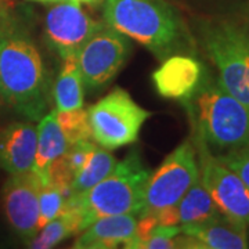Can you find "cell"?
Listing matches in <instances>:
<instances>
[{"mask_svg": "<svg viewBox=\"0 0 249 249\" xmlns=\"http://www.w3.org/2000/svg\"><path fill=\"white\" fill-rule=\"evenodd\" d=\"M199 178V162L191 139H187L150 173L142 216L157 214L175 206Z\"/></svg>", "mask_w": 249, "mask_h": 249, "instance_id": "52a82bcc", "label": "cell"}, {"mask_svg": "<svg viewBox=\"0 0 249 249\" xmlns=\"http://www.w3.org/2000/svg\"><path fill=\"white\" fill-rule=\"evenodd\" d=\"M106 24L90 18L75 0L58 3L47 11L45 37L50 49L62 60L78 55L83 45Z\"/></svg>", "mask_w": 249, "mask_h": 249, "instance_id": "30bf717a", "label": "cell"}, {"mask_svg": "<svg viewBox=\"0 0 249 249\" xmlns=\"http://www.w3.org/2000/svg\"><path fill=\"white\" fill-rule=\"evenodd\" d=\"M57 121L65 134L68 144H73L80 140H91V129L89 124L88 111L83 108L72 111H57Z\"/></svg>", "mask_w": 249, "mask_h": 249, "instance_id": "44dd1931", "label": "cell"}, {"mask_svg": "<svg viewBox=\"0 0 249 249\" xmlns=\"http://www.w3.org/2000/svg\"><path fill=\"white\" fill-rule=\"evenodd\" d=\"M91 137L98 145L116 150L137 142L151 112L140 107L132 96L116 88L88 109Z\"/></svg>", "mask_w": 249, "mask_h": 249, "instance_id": "8992f818", "label": "cell"}, {"mask_svg": "<svg viewBox=\"0 0 249 249\" xmlns=\"http://www.w3.org/2000/svg\"><path fill=\"white\" fill-rule=\"evenodd\" d=\"M139 216L133 213L114 214L91 223L75 241V249H112L134 237Z\"/></svg>", "mask_w": 249, "mask_h": 249, "instance_id": "5bb4252c", "label": "cell"}, {"mask_svg": "<svg viewBox=\"0 0 249 249\" xmlns=\"http://www.w3.org/2000/svg\"><path fill=\"white\" fill-rule=\"evenodd\" d=\"M118 160L111 154V150H107L101 145H97L91 152L86 165L78 172L73 178L70 187V196L85 193L91 187L98 184L103 178H106L114 170Z\"/></svg>", "mask_w": 249, "mask_h": 249, "instance_id": "d6986e66", "label": "cell"}, {"mask_svg": "<svg viewBox=\"0 0 249 249\" xmlns=\"http://www.w3.org/2000/svg\"><path fill=\"white\" fill-rule=\"evenodd\" d=\"M53 97L57 111H72L83 108L85 83L78 64V55L64 58V64L54 83Z\"/></svg>", "mask_w": 249, "mask_h": 249, "instance_id": "e0dca14e", "label": "cell"}, {"mask_svg": "<svg viewBox=\"0 0 249 249\" xmlns=\"http://www.w3.org/2000/svg\"><path fill=\"white\" fill-rule=\"evenodd\" d=\"M67 196L64 191L52 183H46L40 187L39 193V219H37V232L46 224L55 219L62 212Z\"/></svg>", "mask_w": 249, "mask_h": 249, "instance_id": "7402d4cb", "label": "cell"}, {"mask_svg": "<svg viewBox=\"0 0 249 249\" xmlns=\"http://www.w3.org/2000/svg\"><path fill=\"white\" fill-rule=\"evenodd\" d=\"M198 155L201 181L219 212L234 222L249 226V190L235 172L226 166L199 137L191 134Z\"/></svg>", "mask_w": 249, "mask_h": 249, "instance_id": "ba28073f", "label": "cell"}, {"mask_svg": "<svg viewBox=\"0 0 249 249\" xmlns=\"http://www.w3.org/2000/svg\"><path fill=\"white\" fill-rule=\"evenodd\" d=\"M173 208L178 226L198 224L206 222L219 212L212 196L201 181V175L193 186L188 188L183 198Z\"/></svg>", "mask_w": 249, "mask_h": 249, "instance_id": "ac0fdd59", "label": "cell"}, {"mask_svg": "<svg viewBox=\"0 0 249 249\" xmlns=\"http://www.w3.org/2000/svg\"><path fill=\"white\" fill-rule=\"evenodd\" d=\"M40 187V178L29 170L21 175H10L1 188V205L7 222L25 242L37 234Z\"/></svg>", "mask_w": 249, "mask_h": 249, "instance_id": "8fae6325", "label": "cell"}, {"mask_svg": "<svg viewBox=\"0 0 249 249\" xmlns=\"http://www.w3.org/2000/svg\"><path fill=\"white\" fill-rule=\"evenodd\" d=\"M217 158L222 160L226 166H229L232 172H235L249 190V145L220 155Z\"/></svg>", "mask_w": 249, "mask_h": 249, "instance_id": "d4e9b609", "label": "cell"}, {"mask_svg": "<svg viewBox=\"0 0 249 249\" xmlns=\"http://www.w3.org/2000/svg\"><path fill=\"white\" fill-rule=\"evenodd\" d=\"M10 10L7 9V4H6V1L4 0H0V18L4 17L7 13H9Z\"/></svg>", "mask_w": 249, "mask_h": 249, "instance_id": "484cf974", "label": "cell"}, {"mask_svg": "<svg viewBox=\"0 0 249 249\" xmlns=\"http://www.w3.org/2000/svg\"><path fill=\"white\" fill-rule=\"evenodd\" d=\"M204 73V65L196 57L175 54L163 60L151 79L160 97L183 101L196 91Z\"/></svg>", "mask_w": 249, "mask_h": 249, "instance_id": "7c38bea8", "label": "cell"}, {"mask_svg": "<svg viewBox=\"0 0 249 249\" xmlns=\"http://www.w3.org/2000/svg\"><path fill=\"white\" fill-rule=\"evenodd\" d=\"M201 39L217 70V82L249 108V35L229 21L205 24Z\"/></svg>", "mask_w": 249, "mask_h": 249, "instance_id": "5b68a950", "label": "cell"}, {"mask_svg": "<svg viewBox=\"0 0 249 249\" xmlns=\"http://www.w3.org/2000/svg\"><path fill=\"white\" fill-rule=\"evenodd\" d=\"M96 147L97 144H94L91 140H80L68 145L67 151L64 152V155H61V160L73 178L86 165V162L89 160L90 155Z\"/></svg>", "mask_w": 249, "mask_h": 249, "instance_id": "603a6c76", "label": "cell"}, {"mask_svg": "<svg viewBox=\"0 0 249 249\" xmlns=\"http://www.w3.org/2000/svg\"><path fill=\"white\" fill-rule=\"evenodd\" d=\"M78 3H88V4H94V3H98L100 0H75Z\"/></svg>", "mask_w": 249, "mask_h": 249, "instance_id": "4316f807", "label": "cell"}, {"mask_svg": "<svg viewBox=\"0 0 249 249\" xmlns=\"http://www.w3.org/2000/svg\"><path fill=\"white\" fill-rule=\"evenodd\" d=\"M104 19L160 61L183 54L191 45L178 13L163 0H107Z\"/></svg>", "mask_w": 249, "mask_h": 249, "instance_id": "3957f363", "label": "cell"}, {"mask_svg": "<svg viewBox=\"0 0 249 249\" xmlns=\"http://www.w3.org/2000/svg\"><path fill=\"white\" fill-rule=\"evenodd\" d=\"M36 130H37V142H36V154L32 165V172L40 178L42 184H46L49 181L50 166L57 158L64 155L70 144L58 124L55 109L40 118Z\"/></svg>", "mask_w": 249, "mask_h": 249, "instance_id": "2e32d148", "label": "cell"}, {"mask_svg": "<svg viewBox=\"0 0 249 249\" xmlns=\"http://www.w3.org/2000/svg\"><path fill=\"white\" fill-rule=\"evenodd\" d=\"M180 103L186 109L193 134L216 157L249 145V108L206 72L196 91Z\"/></svg>", "mask_w": 249, "mask_h": 249, "instance_id": "7a4b0ae2", "label": "cell"}, {"mask_svg": "<svg viewBox=\"0 0 249 249\" xmlns=\"http://www.w3.org/2000/svg\"><path fill=\"white\" fill-rule=\"evenodd\" d=\"M181 232V226H157L150 234L142 249H170L176 248L175 238Z\"/></svg>", "mask_w": 249, "mask_h": 249, "instance_id": "cb8c5ba5", "label": "cell"}, {"mask_svg": "<svg viewBox=\"0 0 249 249\" xmlns=\"http://www.w3.org/2000/svg\"><path fill=\"white\" fill-rule=\"evenodd\" d=\"M130 50L129 37L106 24L78 53L85 88L98 90L107 86L124 67Z\"/></svg>", "mask_w": 249, "mask_h": 249, "instance_id": "9c48e42d", "label": "cell"}, {"mask_svg": "<svg viewBox=\"0 0 249 249\" xmlns=\"http://www.w3.org/2000/svg\"><path fill=\"white\" fill-rule=\"evenodd\" d=\"M31 1H40V3H52V1H62V0H31Z\"/></svg>", "mask_w": 249, "mask_h": 249, "instance_id": "83f0119b", "label": "cell"}, {"mask_svg": "<svg viewBox=\"0 0 249 249\" xmlns=\"http://www.w3.org/2000/svg\"><path fill=\"white\" fill-rule=\"evenodd\" d=\"M181 232L196 238L202 249H245L249 247L247 226L222 213L206 222L181 226Z\"/></svg>", "mask_w": 249, "mask_h": 249, "instance_id": "9a60e30c", "label": "cell"}, {"mask_svg": "<svg viewBox=\"0 0 249 249\" xmlns=\"http://www.w3.org/2000/svg\"><path fill=\"white\" fill-rule=\"evenodd\" d=\"M0 98L29 121H40L50 100L40 52L27 27L10 11L0 18Z\"/></svg>", "mask_w": 249, "mask_h": 249, "instance_id": "6da1fadb", "label": "cell"}, {"mask_svg": "<svg viewBox=\"0 0 249 249\" xmlns=\"http://www.w3.org/2000/svg\"><path fill=\"white\" fill-rule=\"evenodd\" d=\"M82 232L79 217L68 209L62 212L52 222H49L32 240L27 242V247L35 249H50L57 247L68 237Z\"/></svg>", "mask_w": 249, "mask_h": 249, "instance_id": "ffe728a7", "label": "cell"}, {"mask_svg": "<svg viewBox=\"0 0 249 249\" xmlns=\"http://www.w3.org/2000/svg\"><path fill=\"white\" fill-rule=\"evenodd\" d=\"M150 173L139 152L132 151L124 160H118L114 170L98 184L85 193L68 196L62 209L76 213L82 231L107 216L133 213L140 217Z\"/></svg>", "mask_w": 249, "mask_h": 249, "instance_id": "277c9868", "label": "cell"}, {"mask_svg": "<svg viewBox=\"0 0 249 249\" xmlns=\"http://www.w3.org/2000/svg\"><path fill=\"white\" fill-rule=\"evenodd\" d=\"M37 130L31 122H14L0 130V169L9 175L32 170Z\"/></svg>", "mask_w": 249, "mask_h": 249, "instance_id": "4fadbf2b", "label": "cell"}]
</instances>
